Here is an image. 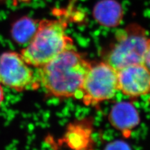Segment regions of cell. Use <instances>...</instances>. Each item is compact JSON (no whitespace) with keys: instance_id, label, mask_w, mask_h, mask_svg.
I'll return each instance as SVG.
<instances>
[{"instance_id":"1","label":"cell","mask_w":150,"mask_h":150,"mask_svg":"<svg viewBox=\"0 0 150 150\" xmlns=\"http://www.w3.org/2000/svg\"><path fill=\"white\" fill-rule=\"evenodd\" d=\"M91 64L79 53L64 51L37 71V79L46 93L57 98H80L83 84Z\"/></svg>"},{"instance_id":"2","label":"cell","mask_w":150,"mask_h":150,"mask_svg":"<svg viewBox=\"0 0 150 150\" xmlns=\"http://www.w3.org/2000/svg\"><path fill=\"white\" fill-rule=\"evenodd\" d=\"M67 26L66 21L60 19L41 20L35 35L21 51L25 62L38 68L71 49L73 40L66 34Z\"/></svg>"},{"instance_id":"3","label":"cell","mask_w":150,"mask_h":150,"mask_svg":"<svg viewBox=\"0 0 150 150\" xmlns=\"http://www.w3.org/2000/svg\"><path fill=\"white\" fill-rule=\"evenodd\" d=\"M149 39L146 30L131 24L117 31L105 55V61L116 71L134 64H143Z\"/></svg>"},{"instance_id":"4","label":"cell","mask_w":150,"mask_h":150,"mask_svg":"<svg viewBox=\"0 0 150 150\" xmlns=\"http://www.w3.org/2000/svg\"><path fill=\"white\" fill-rule=\"evenodd\" d=\"M118 90V71L102 62L91 64L84 78L80 98L86 105H96L111 99Z\"/></svg>"},{"instance_id":"5","label":"cell","mask_w":150,"mask_h":150,"mask_svg":"<svg viewBox=\"0 0 150 150\" xmlns=\"http://www.w3.org/2000/svg\"><path fill=\"white\" fill-rule=\"evenodd\" d=\"M0 84L2 86L22 91L39 85L31 67L20 54L7 51L0 54Z\"/></svg>"},{"instance_id":"6","label":"cell","mask_w":150,"mask_h":150,"mask_svg":"<svg viewBox=\"0 0 150 150\" xmlns=\"http://www.w3.org/2000/svg\"><path fill=\"white\" fill-rule=\"evenodd\" d=\"M118 89L125 95L137 98L150 93V71L143 64L118 71Z\"/></svg>"},{"instance_id":"7","label":"cell","mask_w":150,"mask_h":150,"mask_svg":"<svg viewBox=\"0 0 150 150\" xmlns=\"http://www.w3.org/2000/svg\"><path fill=\"white\" fill-rule=\"evenodd\" d=\"M110 120L115 127L123 132H129L139 121L138 112L135 107L128 102H121L112 108Z\"/></svg>"},{"instance_id":"8","label":"cell","mask_w":150,"mask_h":150,"mask_svg":"<svg viewBox=\"0 0 150 150\" xmlns=\"http://www.w3.org/2000/svg\"><path fill=\"white\" fill-rule=\"evenodd\" d=\"M93 16L100 25L113 28L121 23L123 11L121 4L116 0H101L94 8Z\"/></svg>"},{"instance_id":"9","label":"cell","mask_w":150,"mask_h":150,"mask_svg":"<svg viewBox=\"0 0 150 150\" xmlns=\"http://www.w3.org/2000/svg\"><path fill=\"white\" fill-rule=\"evenodd\" d=\"M38 24L39 22L27 16L19 19L11 28L13 39L18 44L29 43L36 34Z\"/></svg>"},{"instance_id":"10","label":"cell","mask_w":150,"mask_h":150,"mask_svg":"<svg viewBox=\"0 0 150 150\" xmlns=\"http://www.w3.org/2000/svg\"><path fill=\"white\" fill-rule=\"evenodd\" d=\"M105 150H130V149L125 143L121 142H116L108 145Z\"/></svg>"},{"instance_id":"11","label":"cell","mask_w":150,"mask_h":150,"mask_svg":"<svg viewBox=\"0 0 150 150\" xmlns=\"http://www.w3.org/2000/svg\"><path fill=\"white\" fill-rule=\"evenodd\" d=\"M143 64L150 71V39L146 52V54H145Z\"/></svg>"},{"instance_id":"12","label":"cell","mask_w":150,"mask_h":150,"mask_svg":"<svg viewBox=\"0 0 150 150\" xmlns=\"http://www.w3.org/2000/svg\"><path fill=\"white\" fill-rule=\"evenodd\" d=\"M4 99V94L3 89V86L0 84V106L2 105V103Z\"/></svg>"},{"instance_id":"13","label":"cell","mask_w":150,"mask_h":150,"mask_svg":"<svg viewBox=\"0 0 150 150\" xmlns=\"http://www.w3.org/2000/svg\"><path fill=\"white\" fill-rule=\"evenodd\" d=\"M14 4H17L20 3H29L31 0H11Z\"/></svg>"}]
</instances>
